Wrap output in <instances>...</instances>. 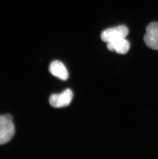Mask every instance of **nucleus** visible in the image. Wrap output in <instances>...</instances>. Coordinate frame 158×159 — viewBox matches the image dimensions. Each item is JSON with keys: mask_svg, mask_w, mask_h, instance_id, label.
Segmentation results:
<instances>
[{"mask_svg": "<svg viewBox=\"0 0 158 159\" xmlns=\"http://www.w3.org/2000/svg\"><path fill=\"white\" fill-rule=\"evenodd\" d=\"M15 132L12 117L9 115L0 116V145L8 142L14 137Z\"/></svg>", "mask_w": 158, "mask_h": 159, "instance_id": "f257e3e1", "label": "nucleus"}, {"mask_svg": "<svg viewBox=\"0 0 158 159\" xmlns=\"http://www.w3.org/2000/svg\"><path fill=\"white\" fill-rule=\"evenodd\" d=\"M129 30L125 25L118 26L107 29L102 32L101 38L103 42L108 43L117 39L125 38L128 35Z\"/></svg>", "mask_w": 158, "mask_h": 159, "instance_id": "f03ea898", "label": "nucleus"}, {"mask_svg": "<svg viewBox=\"0 0 158 159\" xmlns=\"http://www.w3.org/2000/svg\"><path fill=\"white\" fill-rule=\"evenodd\" d=\"M146 32L144 37L145 43L151 49L158 50V23L154 22L148 24Z\"/></svg>", "mask_w": 158, "mask_h": 159, "instance_id": "7ed1b4c3", "label": "nucleus"}, {"mask_svg": "<svg viewBox=\"0 0 158 159\" xmlns=\"http://www.w3.org/2000/svg\"><path fill=\"white\" fill-rule=\"evenodd\" d=\"M73 93L70 89H66L62 93L53 94L49 98V103L54 108H60L67 107L72 102Z\"/></svg>", "mask_w": 158, "mask_h": 159, "instance_id": "20e7f679", "label": "nucleus"}, {"mask_svg": "<svg viewBox=\"0 0 158 159\" xmlns=\"http://www.w3.org/2000/svg\"><path fill=\"white\" fill-rule=\"evenodd\" d=\"M108 50L120 54H125L129 50L130 43L125 38H121L107 43Z\"/></svg>", "mask_w": 158, "mask_h": 159, "instance_id": "39448f33", "label": "nucleus"}, {"mask_svg": "<svg viewBox=\"0 0 158 159\" xmlns=\"http://www.w3.org/2000/svg\"><path fill=\"white\" fill-rule=\"evenodd\" d=\"M49 72L54 76L62 80H66L68 78V72L62 62L54 61L49 66Z\"/></svg>", "mask_w": 158, "mask_h": 159, "instance_id": "423d86ee", "label": "nucleus"}]
</instances>
